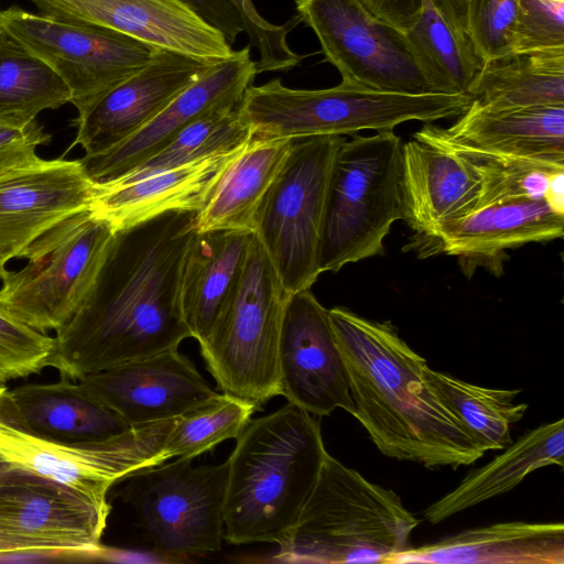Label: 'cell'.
Returning <instances> with one entry per match:
<instances>
[{"mask_svg":"<svg viewBox=\"0 0 564 564\" xmlns=\"http://www.w3.org/2000/svg\"><path fill=\"white\" fill-rule=\"evenodd\" d=\"M196 212H167L115 232L99 272L73 317L56 332L48 367L63 378L178 349L191 336L181 273Z\"/></svg>","mask_w":564,"mask_h":564,"instance_id":"cell-1","label":"cell"},{"mask_svg":"<svg viewBox=\"0 0 564 564\" xmlns=\"http://www.w3.org/2000/svg\"><path fill=\"white\" fill-rule=\"evenodd\" d=\"M328 313L349 377L354 416L383 455L426 468H457L486 453L432 390L424 377L426 360L391 322L343 306Z\"/></svg>","mask_w":564,"mask_h":564,"instance_id":"cell-2","label":"cell"},{"mask_svg":"<svg viewBox=\"0 0 564 564\" xmlns=\"http://www.w3.org/2000/svg\"><path fill=\"white\" fill-rule=\"evenodd\" d=\"M227 459L224 538L281 543L295 525L328 454L315 415L288 403L251 419Z\"/></svg>","mask_w":564,"mask_h":564,"instance_id":"cell-3","label":"cell"},{"mask_svg":"<svg viewBox=\"0 0 564 564\" xmlns=\"http://www.w3.org/2000/svg\"><path fill=\"white\" fill-rule=\"evenodd\" d=\"M419 520L391 489L329 454L273 561L297 564L386 563L410 547Z\"/></svg>","mask_w":564,"mask_h":564,"instance_id":"cell-4","label":"cell"},{"mask_svg":"<svg viewBox=\"0 0 564 564\" xmlns=\"http://www.w3.org/2000/svg\"><path fill=\"white\" fill-rule=\"evenodd\" d=\"M465 94L410 95L379 91L340 82L324 89H294L280 78L250 85L239 111L253 137L300 139L355 135L393 130L408 121L433 122L460 116L470 105Z\"/></svg>","mask_w":564,"mask_h":564,"instance_id":"cell-5","label":"cell"},{"mask_svg":"<svg viewBox=\"0 0 564 564\" xmlns=\"http://www.w3.org/2000/svg\"><path fill=\"white\" fill-rule=\"evenodd\" d=\"M291 295L253 232L238 283L199 345L223 393L258 409L280 395L279 347Z\"/></svg>","mask_w":564,"mask_h":564,"instance_id":"cell-6","label":"cell"},{"mask_svg":"<svg viewBox=\"0 0 564 564\" xmlns=\"http://www.w3.org/2000/svg\"><path fill=\"white\" fill-rule=\"evenodd\" d=\"M332 170L323 226L321 272H338L384 253V239L401 219L402 141L393 130L351 135Z\"/></svg>","mask_w":564,"mask_h":564,"instance_id":"cell-7","label":"cell"},{"mask_svg":"<svg viewBox=\"0 0 564 564\" xmlns=\"http://www.w3.org/2000/svg\"><path fill=\"white\" fill-rule=\"evenodd\" d=\"M344 140L341 135L293 139L258 208L253 232L289 294L311 289L322 273L328 186Z\"/></svg>","mask_w":564,"mask_h":564,"instance_id":"cell-8","label":"cell"},{"mask_svg":"<svg viewBox=\"0 0 564 564\" xmlns=\"http://www.w3.org/2000/svg\"><path fill=\"white\" fill-rule=\"evenodd\" d=\"M113 235L89 209L58 221L24 250V267L6 269L0 304L32 328L56 333L82 305Z\"/></svg>","mask_w":564,"mask_h":564,"instance_id":"cell-9","label":"cell"},{"mask_svg":"<svg viewBox=\"0 0 564 564\" xmlns=\"http://www.w3.org/2000/svg\"><path fill=\"white\" fill-rule=\"evenodd\" d=\"M174 419L130 427L105 441L62 444L18 425L0 403V484L35 479L65 486L98 503L109 488L135 473L167 462Z\"/></svg>","mask_w":564,"mask_h":564,"instance_id":"cell-10","label":"cell"},{"mask_svg":"<svg viewBox=\"0 0 564 564\" xmlns=\"http://www.w3.org/2000/svg\"><path fill=\"white\" fill-rule=\"evenodd\" d=\"M52 135L36 120L24 138L0 148V264L21 258L64 218L89 209L95 183L79 159L45 160L36 149Z\"/></svg>","mask_w":564,"mask_h":564,"instance_id":"cell-11","label":"cell"},{"mask_svg":"<svg viewBox=\"0 0 564 564\" xmlns=\"http://www.w3.org/2000/svg\"><path fill=\"white\" fill-rule=\"evenodd\" d=\"M174 460L137 473L141 527L154 551L175 558L220 550L228 465Z\"/></svg>","mask_w":564,"mask_h":564,"instance_id":"cell-12","label":"cell"},{"mask_svg":"<svg viewBox=\"0 0 564 564\" xmlns=\"http://www.w3.org/2000/svg\"><path fill=\"white\" fill-rule=\"evenodd\" d=\"M0 26L61 76L76 109L141 69L156 48L115 30L66 23L19 7L0 11Z\"/></svg>","mask_w":564,"mask_h":564,"instance_id":"cell-13","label":"cell"},{"mask_svg":"<svg viewBox=\"0 0 564 564\" xmlns=\"http://www.w3.org/2000/svg\"><path fill=\"white\" fill-rule=\"evenodd\" d=\"M295 8L343 83L379 91L434 94L404 33L372 15L358 0H295Z\"/></svg>","mask_w":564,"mask_h":564,"instance_id":"cell-14","label":"cell"},{"mask_svg":"<svg viewBox=\"0 0 564 564\" xmlns=\"http://www.w3.org/2000/svg\"><path fill=\"white\" fill-rule=\"evenodd\" d=\"M98 503L50 481L15 479L0 484V556L51 553L91 556L110 512Z\"/></svg>","mask_w":564,"mask_h":564,"instance_id":"cell-15","label":"cell"},{"mask_svg":"<svg viewBox=\"0 0 564 564\" xmlns=\"http://www.w3.org/2000/svg\"><path fill=\"white\" fill-rule=\"evenodd\" d=\"M280 395L315 415L343 409L354 415L348 372L328 310L310 289L293 293L286 304L279 347Z\"/></svg>","mask_w":564,"mask_h":564,"instance_id":"cell-16","label":"cell"},{"mask_svg":"<svg viewBox=\"0 0 564 564\" xmlns=\"http://www.w3.org/2000/svg\"><path fill=\"white\" fill-rule=\"evenodd\" d=\"M213 65L186 54L156 47L138 72L77 108L75 140L85 155L121 143L165 108Z\"/></svg>","mask_w":564,"mask_h":564,"instance_id":"cell-17","label":"cell"},{"mask_svg":"<svg viewBox=\"0 0 564 564\" xmlns=\"http://www.w3.org/2000/svg\"><path fill=\"white\" fill-rule=\"evenodd\" d=\"M40 14L115 30L208 64L230 58L225 35L180 0H30Z\"/></svg>","mask_w":564,"mask_h":564,"instance_id":"cell-18","label":"cell"},{"mask_svg":"<svg viewBox=\"0 0 564 564\" xmlns=\"http://www.w3.org/2000/svg\"><path fill=\"white\" fill-rule=\"evenodd\" d=\"M480 187L476 166L445 141L440 127L426 122L402 143L401 219L416 238L474 212Z\"/></svg>","mask_w":564,"mask_h":564,"instance_id":"cell-19","label":"cell"},{"mask_svg":"<svg viewBox=\"0 0 564 564\" xmlns=\"http://www.w3.org/2000/svg\"><path fill=\"white\" fill-rule=\"evenodd\" d=\"M77 381L130 427L177 417L218 394L178 349L88 373Z\"/></svg>","mask_w":564,"mask_h":564,"instance_id":"cell-20","label":"cell"},{"mask_svg":"<svg viewBox=\"0 0 564 564\" xmlns=\"http://www.w3.org/2000/svg\"><path fill=\"white\" fill-rule=\"evenodd\" d=\"M257 75L250 46L235 51L230 58L213 65L121 143L102 153L79 159L87 176L96 184L121 177L204 113L225 104H239Z\"/></svg>","mask_w":564,"mask_h":564,"instance_id":"cell-21","label":"cell"},{"mask_svg":"<svg viewBox=\"0 0 564 564\" xmlns=\"http://www.w3.org/2000/svg\"><path fill=\"white\" fill-rule=\"evenodd\" d=\"M245 144L135 181L95 183L89 210L115 232L167 212L197 213Z\"/></svg>","mask_w":564,"mask_h":564,"instance_id":"cell-22","label":"cell"},{"mask_svg":"<svg viewBox=\"0 0 564 564\" xmlns=\"http://www.w3.org/2000/svg\"><path fill=\"white\" fill-rule=\"evenodd\" d=\"M563 234L564 215L544 200L518 199L475 209L415 242L422 254L445 253L485 264L501 259L507 249L551 241Z\"/></svg>","mask_w":564,"mask_h":564,"instance_id":"cell-23","label":"cell"},{"mask_svg":"<svg viewBox=\"0 0 564 564\" xmlns=\"http://www.w3.org/2000/svg\"><path fill=\"white\" fill-rule=\"evenodd\" d=\"M4 412L22 429L62 444H86L124 433L130 426L75 380L0 388Z\"/></svg>","mask_w":564,"mask_h":564,"instance_id":"cell-24","label":"cell"},{"mask_svg":"<svg viewBox=\"0 0 564 564\" xmlns=\"http://www.w3.org/2000/svg\"><path fill=\"white\" fill-rule=\"evenodd\" d=\"M563 564L564 525L499 522L409 547L387 564Z\"/></svg>","mask_w":564,"mask_h":564,"instance_id":"cell-25","label":"cell"},{"mask_svg":"<svg viewBox=\"0 0 564 564\" xmlns=\"http://www.w3.org/2000/svg\"><path fill=\"white\" fill-rule=\"evenodd\" d=\"M444 131L479 152L564 162V106L489 110L470 102Z\"/></svg>","mask_w":564,"mask_h":564,"instance_id":"cell-26","label":"cell"},{"mask_svg":"<svg viewBox=\"0 0 564 564\" xmlns=\"http://www.w3.org/2000/svg\"><path fill=\"white\" fill-rule=\"evenodd\" d=\"M251 231L196 232L181 273V305L191 336L205 341L242 272Z\"/></svg>","mask_w":564,"mask_h":564,"instance_id":"cell-27","label":"cell"},{"mask_svg":"<svg viewBox=\"0 0 564 564\" xmlns=\"http://www.w3.org/2000/svg\"><path fill=\"white\" fill-rule=\"evenodd\" d=\"M564 465V420L544 423L512 442L503 453L482 467L473 469L452 491L424 510L432 524L503 495L530 473Z\"/></svg>","mask_w":564,"mask_h":564,"instance_id":"cell-28","label":"cell"},{"mask_svg":"<svg viewBox=\"0 0 564 564\" xmlns=\"http://www.w3.org/2000/svg\"><path fill=\"white\" fill-rule=\"evenodd\" d=\"M292 141L252 135L227 166L205 206L196 213V232H253L258 208L283 166Z\"/></svg>","mask_w":564,"mask_h":564,"instance_id":"cell-29","label":"cell"},{"mask_svg":"<svg viewBox=\"0 0 564 564\" xmlns=\"http://www.w3.org/2000/svg\"><path fill=\"white\" fill-rule=\"evenodd\" d=\"M467 95L489 110L564 106V46L487 59Z\"/></svg>","mask_w":564,"mask_h":564,"instance_id":"cell-30","label":"cell"},{"mask_svg":"<svg viewBox=\"0 0 564 564\" xmlns=\"http://www.w3.org/2000/svg\"><path fill=\"white\" fill-rule=\"evenodd\" d=\"M70 99L61 76L0 26V123L25 129Z\"/></svg>","mask_w":564,"mask_h":564,"instance_id":"cell-31","label":"cell"},{"mask_svg":"<svg viewBox=\"0 0 564 564\" xmlns=\"http://www.w3.org/2000/svg\"><path fill=\"white\" fill-rule=\"evenodd\" d=\"M404 36L432 93L467 95L485 61L471 40L458 36L430 0H424L419 18Z\"/></svg>","mask_w":564,"mask_h":564,"instance_id":"cell-32","label":"cell"},{"mask_svg":"<svg viewBox=\"0 0 564 564\" xmlns=\"http://www.w3.org/2000/svg\"><path fill=\"white\" fill-rule=\"evenodd\" d=\"M424 377L485 452L505 449L512 444L511 426L521 421L529 409L528 403L516 402L520 389L476 386L429 366Z\"/></svg>","mask_w":564,"mask_h":564,"instance_id":"cell-33","label":"cell"},{"mask_svg":"<svg viewBox=\"0 0 564 564\" xmlns=\"http://www.w3.org/2000/svg\"><path fill=\"white\" fill-rule=\"evenodd\" d=\"M445 141L468 159L481 177L476 209L518 199L544 200L552 207L564 204V162L498 156L452 141L440 127Z\"/></svg>","mask_w":564,"mask_h":564,"instance_id":"cell-34","label":"cell"},{"mask_svg":"<svg viewBox=\"0 0 564 564\" xmlns=\"http://www.w3.org/2000/svg\"><path fill=\"white\" fill-rule=\"evenodd\" d=\"M239 104L229 102L209 110L181 130L151 158L107 183L135 181L245 144L252 133L239 111Z\"/></svg>","mask_w":564,"mask_h":564,"instance_id":"cell-35","label":"cell"},{"mask_svg":"<svg viewBox=\"0 0 564 564\" xmlns=\"http://www.w3.org/2000/svg\"><path fill=\"white\" fill-rule=\"evenodd\" d=\"M257 410L251 402L218 393L203 405L175 417L165 451L170 458H194L224 441L237 438Z\"/></svg>","mask_w":564,"mask_h":564,"instance_id":"cell-36","label":"cell"},{"mask_svg":"<svg viewBox=\"0 0 564 564\" xmlns=\"http://www.w3.org/2000/svg\"><path fill=\"white\" fill-rule=\"evenodd\" d=\"M54 349V337L41 333L0 304V388L40 373Z\"/></svg>","mask_w":564,"mask_h":564,"instance_id":"cell-37","label":"cell"},{"mask_svg":"<svg viewBox=\"0 0 564 564\" xmlns=\"http://www.w3.org/2000/svg\"><path fill=\"white\" fill-rule=\"evenodd\" d=\"M239 13L249 46L259 53L256 62L257 74L265 72H285L303 59L288 43V35L301 22L299 15L292 17L284 24L267 21L257 10L252 0H228Z\"/></svg>","mask_w":564,"mask_h":564,"instance_id":"cell-38","label":"cell"},{"mask_svg":"<svg viewBox=\"0 0 564 564\" xmlns=\"http://www.w3.org/2000/svg\"><path fill=\"white\" fill-rule=\"evenodd\" d=\"M518 0H468L467 32L484 61L511 52Z\"/></svg>","mask_w":564,"mask_h":564,"instance_id":"cell-39","label":"cell"},{"mask_svg":"<svg viewBox=\"0 0 564 564\" xmlns=\"http://www.w3.org/2000/svg\"><path fill=\"white\" fill-rule=\"evenodd\" d=\"M564 46V0H518L511 52Z\"/></svg>","mask_w":564,"mask_h":564,"instance_id":"cell-40","label":"cell"},{"mask_svg":"<svg viewBox=\"0 0 564 564\" xmlns=\"http://www.w3.org/2000/svg\"><path fill=\"white\" fill-rule=\"evenodd\" d=\"M218 29L232 46L237 36L245 32L242 20L228 0H180Z\"/></svg>","mask_w":564,"mask_h":564,"instance_id":"cell-41","label":"cell"},{"mask_svg":"<svg viewBox=\"0 0 564 564\" xmlns=\"http://www.w3.org/2000/svg\"><path fill=\"white\" fill-rule=\"evenodd\" d=\"M372 15L400 32L408 31L419 18L424 0H358Z\"/></svg>","mask_w":564,"mask_h":564,"instance_id":"cell-42","label":"cell"},{"mask_svg":"<svg viewBox=\"0 0 564 564\" xmlns=\"http://www.w3.org/2000/svg\"><path fill=\"white\" fill-rule=\"evenodd\" d=\"M452 30L463 39H469L467 32L468 0H430Z\"/></svg>","mask_w":564,"mask_h":564,"instance_id":"cell-43","label":"cell"},{"mask_svg":"<svg viewBox=\"0 0 564 564\" xmlns=\"http://www.w3.org/2000/svg\"><path fill=\"white\" fill-rule=\"evenodd\" d=\"M30 126L31 124H29L25 129H18L0 123V148L24 138L30 129Z\"/></svg>","mask_w":564,"mask_h":564,"instance_id":"cell-44","label":"cell"},{"mask_svg":"<svg viewBox=\"0 0 564 564\" xmlns=\"http://www.w3.org/2000/svg\"><path fill=\"white\" fill-rule=\"evenodd\" d=\"M4 271H6V267H3V265H1V264H0V282H1V280H2V276H3Z\"/></svg>","mask_w":564,"mask_h":564,"instance_id":"cell-45","label":"cell"},{"mask_svg":"<svg viewBox=\"0 0 564 564\" xmlns=\"http://www.w3.org/2000/svg\"><path fill=\"white\" fill-rule=\"evenodd\" d=\"M1 11V10H0Z\"/></svg>","mask_w":564,"mask_h":564,"instance_id":"cell-46","label":"cell"}]
</instances>
